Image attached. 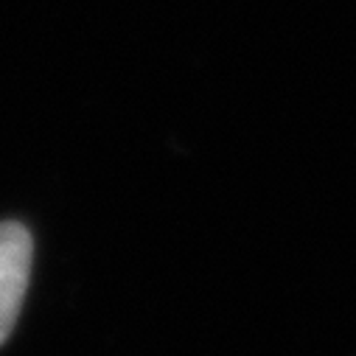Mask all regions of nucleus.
I'll use <instances>...</instances> for the list:
<instances>
[{
  "mask_svg": "<svg viewBox=\"0 0 356 356\" xmlns=\"http://www.w3.org/2000/svg\"><path fill=\"white\" fill-rule=\"evenodd\" d=\"M34 241L31 233L17 222L0 225V345H3L20 317L31 275Z\"/></svg>",
  "mask_w": 356,
  "mask_h": 356,
  "instance_id": "obj_1",
  "label": "nucleus"
}]
</instances>
